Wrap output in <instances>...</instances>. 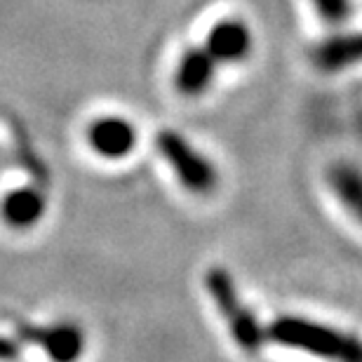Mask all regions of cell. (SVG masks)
<instances>
[{"label": "cell", "instance_id": "cell-1", "mask_svg": "<svg viewBox=\"0 0 362 362\" xmlns=\"http://www.w3.org/2000/svg\"><path fill=\"white\" fill-rule=\"evenodd\" d=\"M266 339L285 346V349L303 351L327 362H362V341L341 329L306 320V317H278L266 329Z\"/></svg>", "mask_w": 362, "mask_h": 362}, {"label": "cell", "instance_id": "cell-2", "mask_svg": "<svg viewBox=\"0 0 362 362\" xmlns=\"http://www.w3.org/2000/svg\"><path fill=\"white\" fill-rule=\"evenodd\" d=\"M156 146L184 191L191 195L214 193V188L219 186V170L184 134L175 129H163L156 136Z\"/></svg>", "mask_w": 362, "mask_h": 362}, {"label": "cell", "instance_id": "cell-3", "mask_svg": "<svg viewBox=\"0 0 362 362\" xmlns=\"http://www.w3.org/2000/svg\"><path fill=\"white\" fill-rule=\"evenodd\" d=\"M205 287L212 296L216 310L221 313L223 322L228 325L235 344L250 353L262 349V344L266 341V329L259 325L257 315L243 303L233 278L226 271L212 269L205 275Z\"/></svg>", "mask_w": 362, "mask_h": 362}, {"label": "cell", "instance_id": "cell-4", "mask_svg": "<svg viewBox=\"0 0 362 362\" xmlns=\"http://www.w3.org/2000/svg\"><path fill=\"white\" fill-rule=\"evenodd\" d=\"M90 148L104 160H122L136 148V127L120 115H104L88 125Z\"/></svg>", "mask_w": 362, "mask_h": 362}, {"label": "cell", "instance_id": "cell-5", "mask_svg": "<svg viewBox=\"0 0 362 362\" xmlns=\"http://www.w3.org/2000/svg\"><path fill=\"white\" fill-rule=\"evenodd\" d=\"M216 64H240L255 47L252 28L243 19H221L209 28L205 45Z\"/></svg>", "mask_w": 362, "mask_h": 362}, {"label": "cell", "instance_id": "cell-6", "mask_svg": "<svg viewBox=\"0 0 362 362\" xmlns=\"http://www.w3.org/2000/svg\"><path fill=\"white\" fill-rule=\"evenodd\" d=\"M26 341L38 344L52 362H78L85 351V334L71 322L52 325V327H19Z\"/></svg>", "mask_w": 362, "mask_h": 362}, {"label": "cell", "instance_id": "cell-7", "mask_svg": "<svg viewBox=\"0 0 362 362\" xmlns=\"http://www.w3.org/2000/svg\"><path fill=\"white\" fill-rule=\"evenodd\" d=\"M216 64L212 54L205 47H188L184 54L179 57L175 69V88L181 97L198 99L207 94L214 85L216 78Z\"/></svg>", "mask_w": 362, "mask_h": 362}, {"label": "cell", "instance_id": "cell-8", "mask_svg": "<svg viewBox=\"0 0 362 362\" xmlns=\"http://www.w3.org/2000/svg\"><path fill=\"white\" fill-rule=\"evenodd\" d=\"M313 62L325 74H337V71L362 64V31L339 33L322 40L315 47Z\"/></svg>", "mask_w": 362, "mask_h": 362}, {"label": "cell", "instance_id": "cell-9", "mask_svg": "<svg viewBox=\"0 0 362 362\" xmlns=\"http://www.w3.org/2000/svg\"><path fill=\"white\" fill-rule=\"evenodd\" d=\"M327 179L339 205L362 226V170L351 163H337L332 165Z\"/></svg>", "mask_w": 362, "mask_h": 362}, {"label": "cell", "instance_id": "cell-10", "mask_svg": "<svg viewBox=\"0 0 362 362\" xmlns=\"http://www.w3.org/2000/svg\"><path fill=\"white\" fill-rule=\"evenodd\" d=\"M0 212H3L7 226L31 228L45 214V198L38 191H33V188H19V191L5 195Z\"/></svg>", "mask_w": 362, "mask_h": 362}, {"label": "cell", "instance_id": "cell-11", "mask_svg": "<svg viewBox=\"0 0 362 362\" xmlns=\"http://www.w3.org/2000/svg\"><path fill=\"white\" fill-rule=\"evenodd\" d=\"M310 3L320 21L327 26H344L353 14V0H310Z\"/></svg>", "mask_w": 362, "mask_h": 362}, {"label": "cell", "instance_id": "cell-12", "mask_svg": "<svg viewBox=\"0 0 362 362\" xmlns=\"http://www.w3.org/2000/svg\"><path fill=\"white\" fill-rule=\"evenodd\" d=\"M17 358V344L10 339H0V360H14Z\"/></svg>", "mask_w": 362, "mask_h": 362}]
</instances>
